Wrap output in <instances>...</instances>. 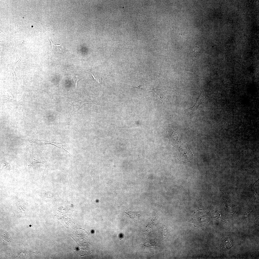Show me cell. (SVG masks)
<instances>
[{"label": "cell", "mask_w": 259, "mask_h": 259, "mask_svg": "<svg viewBox=\"0 0 259 259\" xmlns=\"http://www.w3.org/2000/svg\"><path fill=\"white\" fill-rule=\"evenodd\" d=\"M93 247L88 242L77 244L74 250L81 256L89 255L92 253Z\"/></svg>", "instance_id": "cell-1"}, {"label": "cell", "mask_w": 259, "mask_h": 259, "mask_svg": "<svg viewBox=\"0 0 259 259\" xmlns=\"http://www.w3.org/2000/svg\"><path fill=\"white\" fill-rule=\"evenodd\" d=\"M29 158L28 163L25 168L23 170V173L24 174L29 171L32 167L35 166L37 163L42 164L39 160L37 154L32 150H30Z\"/></svg>", "instance_id": "cell-2"}, {"label": "cell", "mask_w": 259, "mask_h": 259, "mask_svg": "<svg viewBox=\"0 0 259 259\" xmlns=\"http://www.w3.org/2000/svg\"><path fill=\"white\" fill-rule=\"evenodd\" d=\"M88 235V234L84 229L77 228L74 230L71 237L77 242L85 240Z\"/></svg>", "instance_id": "cell-3"}, {"label": "cell", "mask_w": 259, "mask_h": 259, "mask_svg": "<svg viewBox=\"0 0 259 259\" xmlns=\"http://www.w3.org/2000/svg\"><path fill=\"white\" fill-rule=\"evenodd\" d=\"M202 97V94H201L200 96L199 97L193 107L185 109H183L184 112V113L186 114L190 119L193 118L197 108L200 103L201 99H203Z\"/></svg>", "instance_id": "cell-4"}, {"label": "cell", "mask_w": 259, "mask_h": 259, "mask_svg": "<svg viewBox=\"0 0 259 259\" xmlns=\"http://www.w3.org/2000/svg\"><path fill=\"white\" fill-rule=\"evenodd\" d=\"M29 141L31 143L37 144L39 145H45L46 144H52L57 147L58 148L59 147L60 148H63L65 151L66 150L63 148V145L62 143H57L53 142L48 141L44 140L38 139H30L29 140Z\"/></svg>", "instance_id": "cell-5"}, {"label": "cell", "mask_w": 259, "mask_h": 259, "mask_svg": "<svg viewBox=\"0 0 259 259\" xmlns=\"http://www.w3.org/2000/svg\"><path fill=\"white\" fill-rule=\"evenodd\" d=\"M67 228L71 229L74 225V221L72 218L69 216V218L66 217H63L60 219H59Z\"/></svg>", "instance_id": "cell-6"}, {"label": "cell", "mask_w": 259, "mask_h": 259, "mask_svg": "<svg viewBox=\"0 0 259 259\" xmlns=\"http://www.w3.org/2000/svg\"><path fill=\"white\" fill-rule=\"evenodd\" d=\"M17 209L20 213L24 214L26 213V209L24 204L20 201H18L17 202Z\"/></svg>", "instance_id": "cell-7"}, {"label": "cell", "mask_w": 259, "mask_h": 259, "mask_svg": "<svg viewBox=\"0 0 259 259\" xmlns=\"http://www.w3.org/2000/svg\"><path fill=\"white\" fill-rule=\"evenodd\" d=\"M52 46V49L53 47L58 52L60 53H62L64 51V49L62 45V43L60 45H55L53 44L50 38H49Z\"/></svg>", "instance_id": "cell-8"}, {"label": "cell", "mask_w": 259, "mask_h": 259, "mask_svg": "<svg viewBox=\"0 0 259 259\" xmlns=\"http://www.w3.org/2000/svg\"><path fill=\"white\" fill-rule=\"evenodd\" d=\"M2 169L6 170H10L11 169L10 164L5 161H3L1 162Z\"/></svg>", "instance_id": "cell-9"}, {"label": "cell", "mask_w": 259, "mask_h": 259, "mask_svg": "<svg viewBox=\"0 0 259 259\" xmlns=\"http://www.w3.org/2000/svg\"><path fill=\"white\" fill-rule=\"evenodd\" d=\"M126 213L129 215L131 218L134 220L138 218V216H137L136 213L130 212H126Z\"/></svg>", "instance_id": "cell-10"}]
</instances>
